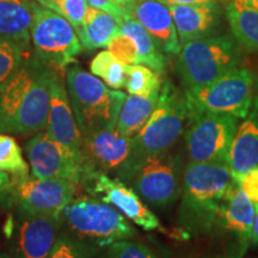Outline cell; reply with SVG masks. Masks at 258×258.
I'll list each match as a JSON object with an SVG mask.
<instances>
[{
    "label": "cell",
    "mask_w": 258,
    "mask_h": 258,
    "mask_svg": "<svg viewBox=\"0 0 258 258\" xmlns=\"http://www.w3.org/2000/svg\"><path fill=\"white\" fill-rule=\"evenodd\" d=\"M56 70L35 53L25 54L18 70L0 88V133L25 135L46 129Z\"/></svg>",
    "instance_id": "1"
},
{
    "label": "cell",
    "mask_w": 258,
    "mask_h": 258,
    "mask_svg": "<svg viewBox=\"0 0 258 258\" xmlns=\"http://www.w3.org/2000/svg\"><path fill=\"white\" fill-rule=\"evenodd\" d=\"M234 179L228 164L188 161L177 214L179 230L188 235L207 234L214 230L221 202Z\"/></svg>",
    "instance_id": "2"
},
{
    "label": "cell",
    "mask_w": 258,
    "mask_h": 258,
    "mask_svg": "<svg viewBox=\"0 0 258 258\" xmlns=\"http://www.w3.org/2000/svg\"><path fill=\"white\" fill-rule=\"evenodd\" d=\"M188 121L189 111L184 91L166 82L161 86L152 115L133 138L131 157L117 178L125 182L143 161L172 150L184 134Z\"/></svg>",
    "instance_id": "3"
},
{
    "label": "cell",
    "mask_w": 258,
    "mask_h": 258,
    "mask_svg": "<svg viewBox=\"0 0 258 258\" xmlns=\"http://www.w3.org/2000/svg\"><path fill=\"white\" fill-rule=\"evenodd\" d=\"M62 230L89 250L133 238L137 231L124 215L97 198L73 199L60 214Z\"/></svg>",
    "instance_id": "4"
},
{
    "label": "cell",
    "mask_w": 258,
    "mask_h": 258,
    "mask_svg": "<svg viewBox=\"0 0 258 258\" xmlns=\"http://www.w3.org/2000/svg\"><path fill=\"white\" fill-rule=\"evenodd\" d=\"M243 59V49L232 35H209L180 46L176 72L183 89L194 90L240 67Z\"/></svg>",
    "instance_id": "5"
},
{
    "label": "cell",
    "mask_w": 258,
    "mask_h": 258,
    "mask_svg": "<svg viewBox=\"0 0 258 258\" xmlns=\"http://www.w3.org/2000/svg\"><path fill=\"white\" fill-rule=\"evenodd\" d=\"M64 79L82 138L103 129H115L127 97L124 92L110 89L80 66L70 67Z\"/></svg>",
    "instance_id": "6"
},
{
    "label": "cell",
    "mask_w": 258,
    "mask_h": 258,
    "mask_svg": "<svg viewBox=\"0 0 258 258\" xmlns=\"http://www.w3.org/2000/svg\"><path fill=\"white\" fill-rule=\"evenodd\" d=\"M184 93L189 115L214 112L243 120L256 93V74L238 67L202 88L184 90Z\"/></svg>",
    "instance_id": "7"
},
{
    "label": "cell",
    "mask_w": 258,
    "mask_h": 258,
    "mask_svg": "<svg viewBox=\"0 0 258 258\" xmlns=\"http://www.w3.org/2000/svg\"><path fill=\"white\" fill-rule=\"evenodd\" d=\"M185 165L184 156L170 150L143 161L124 183L131 185L147 206L167 208L179 199Z\"/></svg>",
    "instance_id": "8"
},
{
    "label": "cell",
    "mask_w": 258,
    "mask_h": 258,
    "mask_svg": "<svg viewBox=\"0 0 258 258\" xmlns=\"http://www.w3.org/2000/svg\"><path fill=\"white\" fill-rule=\"evenodd\" d=\"M240 120L214 112L189 115L184 132L185 150L191 163L228 164L230 152Z\"/></svg>",
    "instance_id": "9"
},
{
    "label": "cell",
    "mask_w": 258,
    "mask_h": 258,
    "mask_svg": "<svg viewBox=\"0 0 258 258\" xmlns=\"http://www.w3.org/2000/svg\"><path fill=\"white\" fill-rule=\"evenodd\" d=\"M30 41L35 54L56 69H66L83 50L73 25L62 16L38 3L32 15Z\"/></svg>",
    "instance_id": "10"
},
{
    "label": "cell",
    "mask_w": 258,
    "mask_h": 258,
    "mask_svg": "<svg viewBox=\"0 0 258 258\" xmlns=\"http://www.w3.org/2000/svg\"><path fill=\"white\" fill-rule=\"evenodd\" d=\"M77 185L78 183L70 179L19 176L12 177L11 185L3 196L11 199L17 206L18 212L60 217L64 207L74 199Z\"/></svg>",
    "instance_id": "11"
},
{
    "label": "cell",
    "mask_w": 258,
    "mask_h": 258,
    "mask_svg": "<svg viewBox=\"0 0 258 258\" xmlns=\"http://www.w3.org/2000/svg\"><path fill=\"white\" fill-rule=\"evenodd\" d=\"M31 176L36 178H62L80 183L84 178L83 161L70 148L57 143L44 131L37 132L24 146Z\"/></svg>",
    "instance_id": "12"
},
{
    "label": "cell",
    "mask_w": 258,
    "mask_h": 258,
    "mask_svg": "<svg viewBox=\"0 0 258 258\" xmlns=\"http://www.w3.org/2000/svg\"><path fill=\"white\" fill-rule=\"evenodd\" d=\"M82 184H86L90 194L112 206L143 230L148 232L160 230V221L157 215L135 190L121 179L111 178L105 173H91Z\"/></svg>",
    "instance_id": "13"
},
{
    "label": "cell",
    "mask_w": 258,
    "mask_h": 258,
    "mask_svg": "<svg viewBox=\"0 0 258 258\" xmlns=\"http://www.w3.org/2000/svg\"><path fill=\"white\" fill-rule=\"evenodd\" d=\"M132 143L133 138L121 135L116 129H103L83 137V182L91 173H112L117 178L131 157Z\"/></svg>",
    "instance_id": "14"
},
{
    "label": "cell",
    "mask_w": 258,
    "mask_h": 258,
    "mask_svg": "<svg viewBox=\"0 0 258 258\" xmlns=\"http://www.w3.org/2000/svg\"><path fill=\"white\" fill-rule=\"evenodd\" d=\"M61 232L60 217L18 212L10 233L14 238L15 258H49Z\"/></svg>",
    "instance_id": "15"
},
{
    "label": "cell",
    "mask_w": 258,
    "mask_h": 258,
    "mask_svg": "<svg viewBox=\"0 0 258 258\" xmlns=\"http://www.w3.org/2000/svg\"><path fill=\"white\" fill-rule=\"evenodd\" d=\"M57 70L50 84V104L46 131L54 140L70 148L83 161L82 133L77 123L66 88V74Z\"/></svg>",
    "instance_id": "16"
},
{
    "label": "cell",
    "mask_w": 258,
    "mask_h": 258,
    "mask_svg": "<svg viewBox=\"0 0 258 258\" xmlns=\"http://www.w3.org/2000/svg\"><path fill=\"white\" fill-rule=\"evenodd\" d=\"M123 10L150 32L163 53H179L180 43L167 5L159 0H124Z\"/></svg>",
    "instance_id": "17"
},
{
    "label": "cell",
    "mask_w": 258,
    "mask_h": 258,
    "mask_svg": "<svg viewBox=\"0 0 258 258\" xmlns=\"http://www.w3.org/2000/svg\"><path fill=\"white\" fill-rule=\"evenodd\" d=\"M167 8L172 16L180 46L213 35L220 23L221 5L219 3L167 5Z\"/></svg>",
    "instance_id": "18"
},
{
    "label": "cell",
    "mask_w": 258,
    "mask_h": 258,
    "mask_svg": "<svg viewBox=\"0 0 258 258\" xmlns=\"http://www.w3.org/2000/svg\"><path fill=\"white\" fill-rule=\"evenodd\" d=\"M254 214L256 207L235 178L221 202L217 227L234 235L240 244H249Z\"/></svg>",
    "instance_id": "19"
},
{
    "label": "cell",
    "mask_w": 258,
    "mask_h": 258,
    "mask_svg": "<svg viewBox=\"0 0 258 258\" xmlns=\"http://www.w3.org/2000/svg\"><path fill=\"white\" fill-rule=\"evenodd\" d=\"M228 166L237 179L258 166V93H254L249 114L238 125Z\"/></svg>",
    "instance_id": "20"
},
{
    "label": "cell",
    "mask_w": 258,
    "mask_h": 258,
    "mask_svg": "<svg viewBox=\"0 0 258 258\" xmlns=\"http://www.w3.org/2000/svg\"><path fill=\"white\" fill-rule=\"evenodd\" d=\"M231 34L241 49L258 54V0H221Z\"/></svg>",
    "instance_id": "21"
},
{
    "label": "cell",
    "mask_w": 258,
    "mask_h": 258,
    "mask_svg": "<svg viewBox=\"0 0 258 258\" xmlns=\"http://www.w3.org/2000/svg\"><path fill=\"white\" fill-rule=\"evenodd\" d=\"M36 0H0V38L27 50Z\"/></svg>",
    "instance_id": "22"
},
{
    "label": "cell",
    "mask_w": 258,
    "mask_h": 258,
    "mask_svg": "<svg viewBox=\"0 0 258 258\" xmlns=\"http://www.w3.org/2000/svg\"><path fill=\"white\" fill-rule=\"evenodd\" d=\"M76 31L83 48L88 50L108 47L112 38L121 32L120 24L114 16L90 6L84 23Z\"/></svg>",
    "instance_id": "23"
},
{
    "label": "cell",
    "mask_w": 258,
    "mask_h": 258,
    "mask_svg": "<svg viewBox=\"0 0 258 258\" xmlns=\"http://www.w3.org/2000/svg\"><path fill=\"white\" fill-rule=\"evenodd\" d=\"M117 22L122 34L127 35L134 41L139 53V63L150 67L161 76L165 71L166 59L150 32L125 11Z\"/></svg>",
    "instance_id": "24"
},
{
    "label": "cell",
    "mask_w": 258,
    "mask_h": 258,
    "mask_svg": "<svg viewBox=\"0 0 258 258\" xmlns=\"http://www.w3.org/2000/svg\"><path fill=\"white\" fill-rule=\"evenodd\" d=\"M160 91L150 96L129 95L125 97L116 122V132L128 138H134L146 124L156 108Z\"/></svg>",
    "instance_id": "25"
},
{
    "label": "cell",
    "mask_w": 258,
    "mask_h": 258,
    "mask_svg": "<svg viewBox=\"0 0 258 258\" xmlns=\"http://www.w3.org/2000/svg\"><path fill=\"white\" fill-rule=\"evenodd\" d=\"M90 71L110 89L120 90L125 85L127 64L116 59L109 50H103L93 57L90 63Z\"/></svg>",
    "instance_id": "26"
},
{
    "label": "cell",
    "mask_w": 258,
    "mask_h": 258,
    "mask_svg": "<svg viewBox=\"0 0 258 258\" xmlns=\"http://www.w3.org/2000/svg\"><path fill=\"white\" fill-rule=\"evenodd\" d=\"M163 80L159 73L141 63L127 64V79L124 88L129 95L150 96L159 92Z\"/></svg>",
    "instance_id": "27"
},
{
    "label": "cell",
    "mask_w": 258,
    "mask_h": 258,
    "mask_svg": "<svg viewBox=\"0 0 258 258\" xmlns=\"http://www.w3.org/2000/svg\"><path fill=\"white\" fill-rule=\"evenodd\" d=\"M29 163L24 159L15 138L0 133V171L12 177H19L29 175Z\"/></svg>",
    "instance_id": "28"
},
{
    "label": "cell",
    "mask_w": 258,
    "mask_h": 258,
    "mask_svg": "<svg viewBox=\"0 0 258 258\" xmlns=\"http://www.w3.org/2000/svg\"><path fill=\"white\" fill-rule=\"evenodd\" d=\"M38 4L66 18L74 29L84 23L89 5L86 0H36Z\"/></svg>",
    "instance_id": "29"
},
{
    "label": "cell",
    "mask_w": 258,
    "mask_h": 258,
    "mask_svg": "<svg viewBox=\"0 0 258 258\" xmlns=\"http://www.w3.org/2000/svg\"><path fill=\"white\" fill-rule=\"evenodd\" d=\"M27 50L15 42L0 38V88L21 66Z\"/></svg>",
    "instance_id": "30"
},
{
    "label": "cell",
    "mask_w": 258,
    "mask_h": 258,
    "mask_svg": "<svg viewBox=\"0 0 258 258\" xmlns=\"http://www.w3.org/2000/svg\"><path fill=\"white\" fill-rule=\"evenodd\" d=\"M105 258H159L146 245L129 239L118 240L106 247Z\"/></svg>",
    "instance_id": "31"
},
{
    "label": "cell",
    "mask_w": 258,
    "mask_h": 258,
    "mask_svg": "<svg viewBox=\"0 0 258 258\" xmlns=\"http://www.w3.org/2000/svg\"><path fill=\"white\" fill-rule=\"evenodd\" d=\"M90 252L91 250L62 231L49 258H90Z\"/></svg>",
    "instance_id": "32"
},
{
    "label": "cell",
    "mask_w": 258,
    "mask_h": 258,
    "mask_svg": "<svg viewBox=\"0 0 258 258\" xmlns=\"http://www.w3.org/2000/svg\"><path fill=\"white\" fill-rule=\"evenodd\" d=\"M108 50L124 64L139 63V53L134 41L122 32L112 38L108 44Z\"/></svg>",
    "instance_id": "33"
},
{
    "label": "cell",
    "mask_w": 258,
    "mask_h": 258,
    "mask_svg": "<svg viewBox=\"0 0 258 258\" xmlns=\"http://www.w3.org/2000/svg\"><path fill=\"white\" fill-rule=\"evenodd\" d=\"M238 182L254 207H258V167L251 169L238 178Z\"/></svg>",
    "instance_id": "34"
},
{
    "label": "cell",
    "mask_w": 258,
    "mask_h": 258,
    "mask_svg": "<svg viewBox=\"0 0 258 258\" xmlns=\"http://www.w3.org/2000/svg\"><path fill=\"white\" fill-rule=\"evenodd\" d=\"M90 8H95L102 11L108 12L114 17L120 19L124 14L123 3L124 0H86Z\"/></svg>",
    "instance_id": "35"
},
{
    "label": "cell",
    "mask_w": 258,
    "mask_h": 258,
    "mask_svg": "<svg viewBox=\"0 0 258 258\" xmlns=\"http://www.w3.org/2000/svg\"><path fill=\"white\" fill-rule=\"evenodd\" d=\"M165 5H189L203 4V3H219V0H159Z\"/></svg>",
    "instance_id": "36"
},
{
    "label": "cell",
    "mask_w": 258,
    "mask_h": 258,
    "mask_svg": "<svg viewBox=\"0 0 258 258\" xmlns=\"http://www.w3.org/2000/svg\"><path fill=\"white\" fill-rule=\"evenodd\" d=\"M11 182H12L11 175L0 171V198H2L3 194L9 189V186L11 185Z\"/></svg>",
    "instance_id": "37"
},
{
    "label": "cell",
    "mask_w": 258,
    "mask_h": 258,
    "mask_svg": "<svg viewBox=\"0 0 258 258\" xmlns=\"http://www.w3.org/2000/svg\"><path fill=\"white\" fill-rule=\"evenodd\" d=\"M247 245L249 244H239L238 249H235L234 251H232L230 253L222 254V256L215 257V258H243L245 251L247 249Z\"/></svg>",
    "instance_id": "38"
},
{
    "label": "cell",
    "mask_w": 258,
    "mask_h": 258,
    "mask_svg": "<svg viewBox=\"0 0 258 258\" xmlns=\"http://www.w3.org/2000/svg\"><path fill=\"white\" fill-rule=\"evenodd\" d=\"M250 243L253 245H258V207H256V214H254L252 228H251Z\"/></svg>",
    "instance_id": "39"
},
{
    "label": "cell",
    "mask_w": 258,
    "mask_h": 258,
    "mask_svg": "<svg viewBox=\"0 0 258 258\" xmlns=\"http://www.w3.org/2000/svg\"><path fill=\"white\" fill-rule=\"evenodd\" d=\"M0 258H11V257H10L8 253H5V252H0Z\"/></svg>",
    "instance_id": "40"
},
{
    "label": "cell",
    "mask_w": 258,
    "mask_h": 258,
    "mask_svg": "<svg viewBox=\"0 0 258 258\" xmlns=\"http://www.w3.org/2000/svg\"><path fill=\"white\" fill-rule=\"evenodd\" d=\"M256 93H258V73L256 74Z\"/></svg>",
    "instance_id": "41"
},
{
    "label": "cell",
    "mask_w": 258,
    "mask_h": 258,
    "mask_svg": "<svg viewBox=\"0 0 258 258\" xmlns=\"http://www.w3.org/2000/svg\"><path fill=\"white\" fill-rule=\"evenodd\" d=\"M257 167H258V166H257Z\"/></svg>",
    "instance_id": "42"
}]
</instances>
